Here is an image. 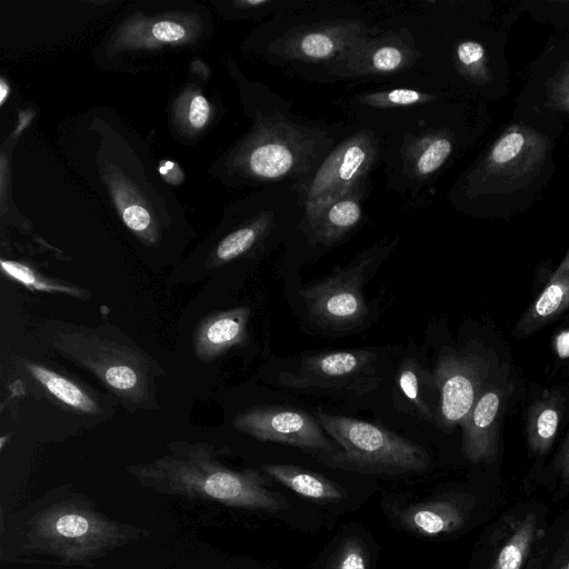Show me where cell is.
<instances>
[{"mask_svg":"<svg viewBox=\"0 0 569 569\" xmlns=\"http://www.w3.org/2000/svg\"><path fill=\"white\" fill-rule=\"evenodd\" d=\"M8 559L90 569L112 551L150 536L113 520L84 493L52 488L17 512L8 527ZM8 560V561H9Z\"/></svg>","mask_w":569,"mask_h":569,"instance_id":"cell-1","label":"cell"},{"mask_svg":"<svg viewBox=\"0 0 569 569\" xmlns=\"http://www.w3.org/2000/svg\"><path fill=\"white\" fill-rule=\"evenodd\" d=\"M126 470L141 487L161 495L267 512L287 507L284 497L269 490L258 470L228 468L203 442H171L162 457Z\"/></svg>","mask_w":569,"mask_h":569,"instance_id":"cell-2","label":"cell"},{"mask_svg":"<svg viewBox=\"0 0 569 569\" xmlns=\"http://www.w3.org/2000/svg\"><path fill=\"white\" fill-rule=\"evenodd\" d=\"M253 134L243 153L251 180L302 187L348 130L292 113L291 102L261 89Z\"/></svg>","mask_w":569,"mask_h":569,"instance_id":"cell-3","label":"cell"},{"mask_svg":"<svg viewBox=\"0 0 569 569\" xmlns=\"http://www.w3.org/2000/svg\"><path fill=\"white\" fill-rule=\"evenodd\" d=\"M315 418L340 449L320 455L322 463L348 471L400 475L427 469L429 456L419 445L367 421L321 411Z\"/></svg>","mask_w":569,"mask_h":569,"instance_id":"cell-4","label":"cell"},{"mask_svg":"<svg viewBox=\"0 0 569 569\" xmlns=\"http://www.w3.org/2000/svg\"><path fill=\"white\" fill-rule=\"evenodd\" d=\"M293 1L276 14V37L270 49L274 61L290 70L331 69L358 41L376 32L360 17H305L295 13Z\"/></svg>","mask_w":569,"mask_h":569,"instance_id":"cell-5","label":"cell"},{"mask_svg":"<svg viewBox=\"0 0 569 569\" xmlns=\"http://www.w3.org/2000/svg\"><path fill=\"white\" fill-rule=\"evenodd\" d=\"M52 347L89 370L124 403L151 405L150 359L132 346L92 329H54Z\"/></svg>","mask_w":569,"mask_h":569,"instance_id":"cell-6","label":"cell"},{"mask_svg":"<svg viewBox=\"0 0 569 569\" xmlns=\"http://www.w3.org/2000/svg\"><path fill=\"white\" fill-rule=\"evenodd\" d=\"M383 158V136L371 126L356 122L308 181L297 187L303 209L298 224L311 220L355 186L369 180L372 170Z\"/></svg>","mask_w":569,"mask_h":569,"instance_id":"cell-7","label":"cell"},{"mask_svg":"<svg viewBox=\"0 0 569 569\" xmlns=\"http://www.w3.org/2000/svg\"><path fill=\"white\" fill-rule=\"evenodd\" d=\"M376 246L361 252L350 264L337 268L325 279L300 290L310 317L321 326L335 329L359 323L367 315L362 295L366 270L382 252Z\"/></svg>","mask_w":569,"mask_h":569,"instance_id":"cell-8","label":"cell"},{"mask_svg":"<svg viewBox=\"0 0 569 569\" xmlns=\"http://www.w3.org/2000/svg\"><path fill=\"white\" fill-rule=\"evenodd\" d=\"M421 56L408 30L378 29L350 48L329 76L333 80L392 76L410 71Z\"/></svg>","mask_w":569,"mask_h":569,"instance_id":"cell-9","label":"cell"},{"mask_svg":"<svg viewBox=\"0 0 569 569\" xmlns=\"http://www.w3.org/2000/svg\"><path fill=\"white\" fill-rule=\"evenodd\" d=\"M233 426L261 441L286 443L323 452L338 450L315 416L293 408H253L240 412L234 418Z\"/></svg>","mask_w":569,"mask_h":569,"instance_id":"cell-10","label":"cell"},{"mask_svg":"<svg viewBox=\"0 0 569 569\" xmlns=\"http://www.w3.org/2000/svg\"><path fill=\"white\" fill-rule=\"evenodd\" d=\"M376 355L369 350H348L311 355L293 372H283V385L300 388H347L366 391L370 387Z\"/></svg>","mask_w":569,"mask_h":569,"instance_id":"cell-11","label":"cell"},{"mask_svg":"<svg viewBox=\"0 0 569 569\" xmlns=\"http://www.w3.org/2000/svg\"><path fill=\"white\" fill-rule=\"evenodd\" d=\"M369 187V180L358 183L295 231L313 247L328 248L340 242L362 222Z\"/></svg>","mask_w":569,"mask_h":569,"instance_id":"cell-12","label":"cell"},{"mask_svg":"<svg viewBox=\"0 0 569 569\" xmlns=\"http://www.w3.org/2000/svg\"><path fill=\"white\" fill-rule=\"evenodd\" d=\"M546 150L543 137L523 127H512L492 147L483 172L503 181L522 179L539 168Z\"/></svg>","mask_w":569,"mask_h":569,"instance_id":"cell-13","label":"cell"},{"mask_svg":"<svg viewBox=\"0 0 569 569\" xmlns=\"http://www.w3.org/2000/svg\"><path fill=\"white\" fill-rule=\"evenodd\" d=\"M249 309L234 308L209 317L196 336V352L210 359L231 347L240 345L247 337Z\"/></svg>","mask_w":569,"mask_h":569,"instance_id":"cell-14","label":"cell"},{"mask_svg":"<svg viewBox=\"0 0 569 569\" xmlns=\"http://www.w3.org/2000/svg\"><path fill=\"white\" fill-rule=\"evenodd\" d=\"M463 519V509L451 498L418 502L400 513V520L408 530L428 537L449 532L458 528Z\"/></svg>","mask_w":569,"mask_h":569,"instance_id":"cell-15","label":"cell"},{"mask_svg":"<svg viewBox=\"0 0 569 569\" xmlns=\"http://www.w3.org/2000/svg\"><path fill=\"white\" fill-rule=\"evenodd\" d=\"M452 360L442 359L437 368L441 390V416L446 423L460 421L471 409L473 383Z\"/></svg>","mask_w":569,"mask_h":569,"instance_id":"cell-16","label":"cell"},{"mask_svg":"<svg viewBox=\"0 0 569 569\" xmlns=\"http://www.w3.org/2000/svg\"><path fill=\"white\" fill-rule=\"evenodd\" d=\"M262 470L293 492L317 501H338L346 492L328 478L292 465H263Z\"/></svg>","mask_w":569,"mask_h":569,"instance_id":"cell-17","label":"cell"},{"mask_svg":"<svg viewBox=\"0 0 569 569\" xmlns=\"http://www.w3.org/2000/svg\"><path fill=\"white\" fill-rule=\"evenodd\" d=\"M23 366L30 376L62 405L81 413H99L100 407L96 399L72 379L37 362L26 361Z\"/></svg>","mask_w":569,"mask_h":569,"instance_id":"cell-18","label":"cell"},{"mask_svg":"<svg viewBox=\"0 0 569 569\" xmlns=\"http://www.w3.org/2000/svg\"><path fill=\"white\" fill-rule=\"evenodd\" d=\"M536 532V519L530 516L518 525L500 549L491 569H521Z\"/></svg>","mask_w":569,"mask_h":569,"instance_id":"cell-19","label":"cell"},{"mask_svg":"<svg viewBox=\"0 0 569 569\" xmlns=\"http://www.w3.org/2000/svg\"><path fill=\"white\" fill-rule=\"evenodd\" d=\"M569 303V252L555 273L550 283L536 302V312L540 317L555 313Z\"/></svg>","mask_w":569,"mask_h":569,"instance_id":"cell-20","label":"cell"},{"mask_svg":"<svg viewBox=\"0 0 569 569\" xmlns=\"http://www.w3.org/2000/svg\"><path fill=\"white\" fill-rule=\"evenodd\" d=\"M456 57L458 69L469 79L479 81L489 79L485 50L480 43L470 40L460 42L456 49Z\"/></svg>","mask_w":569,"mask_h":569,"instance_id":"cell-21","label":"cell"},{"mask_svg":"<svg viewBox=\"0 0 569 569\" xmlns=\"http://www.w3.org/2000/svg\"><path fill=\"white\" fill-rule=\"evenodd\" d=\"M328 569H368V553L358 538L349 537L332 556Z\"/></svg>","mask_w":569,"mask_h":569,"instance_id":"cell-22","label":"cell"},{"mask_svg":"<svg viewBox=\"0 0 569 569\" xmlns=\"http://www.w3.org/2000/svg\"><path fill=\"white\" fill-rule=\"evenodd\" d=\"M2 270L8 273V276L17 279L19 282L24 286L36 289V290H50V291H62L69 292L72 295H77L74 290L69 287H64L61 284H54L51 281H44L42 277H39L34 271L28 268L24 264L14 261H1Z\"/></svg>","mask_w":569,"mask_h":569,"instance_id":"cell-23","label":"cell"},{"mask_svg":"<svg viewBox=\"0 0 569 569\" xmlns=\"http://www.w3.org/2000/svg\"><path fill=\"white\" fill-rule=\"evenodd\" d=\"M399 386L405 396L416 406L420 413L427 418L429 416V410L421 398L418 376L412 366H406L401 369L399 373Z\"/></svg>","mask_w":569,"mask_h":569,"instance_id":"cell-24","label":"cell"},{"mask_svg":"<svg viewBox=\"0 0 569 569\" xmlns=\"http://www.w3.org/2000/svg\"><path fill=\"white\" fill-rule=\"evenodd\" d=\"M499 408V397L489 392L486 393L476 405L472 413L473 426L478 429L489 427Z\"/></svg>","mask_w":569,"mask_h":569,"instance_id":"cell-25","label":"cell"},{"mask_svg":"<svg viewBox=\"0 0 569 569\" xmlns=\"http://www.w3.org/2000/svg\"><path fill=\"white\" fill-rule=\"evenodd\" d=\"M126 226L137 232L146 231L150 227L151 218L148 210L141 206H129L122 212Z\"/></svg>","mask_w":569,"mask_h":569,"instance_id":"cell-26","label":"cell"},{"mask_svg":"<svg viewBox=\"0 0 569 569\" xmlns=\"http://www.w3.org/2000/svg\"><path fill=\"white\" fill-rule=\"evenodd\" d=\"M152 37L161 42H177L186 37V30L176 22L161 21L153 24Z\"/></svg>","mask_w":569,"mask_h":569,"instance_id":"cell-27","label":"cell"},{"mask_svg":"<svg viewBox=\"0 0 569 569\" xmlns=\"http://www.w3.org/2000/svg\"><path fill=\"white\" fill-rule=\"evenodd\" d=\"M210 106L202 96H194L189 106L188 120L193 128H202L209 118Z\"/></svg>","mask_w":569,"mask_h":569,"instance_id":"cell-28","label":"cell"},{"mask_svg":"<svg viewBox=\"0 0 569 569\" xmlns=\"http://www.w3.org/2000/svg\"><path fill=\"white\" fill-rule=\"evenodd\" d=\"M551 91L555 102L560 108L569 110V63L553 81Z\"/></svg>","mask_w":569,"mask_h":569,"instance_id":"cell-29","label":"cell"},{"mask_svg":"<svg viewBox=\"0 0 569 569\" xmlns=\"http://www.w3.org/2000/svg\"><path fill=\"white\" fill-rule=\"evenodd\" d=\"M558 426V415L555 410L546 409L543 410L537 421V430L538 435L542 439H550Z\"/></svg>","mask_w":569,"mask_h":569,"instance_id":"cell-30","label":"cell"},{"mask_svg":"<svg viewBox=\"0 0 569 569\" xmlns=\"http://www.w3.org/2000/svg\"><path fill=\"white\" fill-rule=\"evenodd\" d=\"M558 350L561 356L569 355V332L563 333L558 339Z\"/></svg>","mask_w":569,"mask_h":569,"instance_id":"cell-31","label":"cell"},{"mask_svg":"<svg viewBox=\"0 0 569 569\" xmlns=\"http://www.w3.org/2000/svg\"><path fill=\"white\" fill-rule=\"evenodd\" d=\"M8 93H9V87L6 83V81L3 79H1V81H0V103H1V106L4 103Z\"/></svg>","mask_w":569,"mask_h":569,"instance_id":"cell-32","label":"cell"},{"mask_svg":"<svg viewBox=\"0 0 569 569\" xmlns=\"http://www.w3.org/2000/svg\"><path fill=\"white\" fill-rule=\"evenodd\" d=\"M560 569H569V559L560 567Z\"/></svg>","mask_w":569,"mask_h":569,"instance_id":"cell-33","label":"cell"}]
</instances>
